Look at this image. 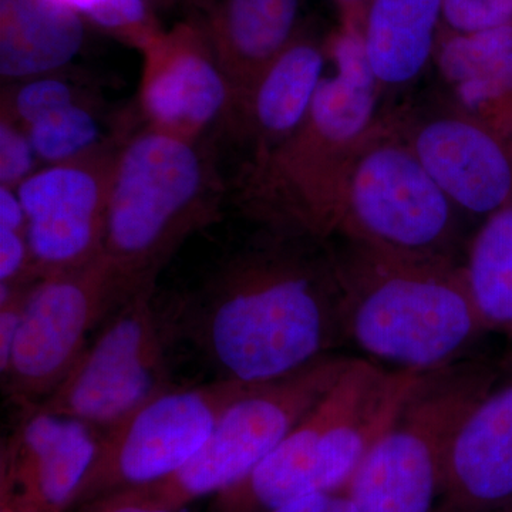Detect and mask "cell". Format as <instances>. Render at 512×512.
<instances>
[{"mask_svg": "<svg viewBox=\"0 0 512 512\" xmlns=\"http://www.w3.org/2000/svg\"><path fill=\"white\" fill-rule=\"evenodd\" d=\"M252 222L245 244L163 316L171 339L190 340L217 379L258 384L335 355L346 333L332 241Z\"/></svg>", "mask_w": 512, "mask_h": 512, "instance_id": "cell-1", "label": "cell"}, {"mask_svg": "<svg viewBox=\"0 0 512 512\" xmlns=\"http://www.w3.org/2000/svg\"><path fill=\"white\" fill-rule=\"evenodd\" d=\"M272 202L281 220L329 241L457 259L461 212L394 121L336 153L282 165Z\"/></svg>", "mask_w": 512, "mask_h": 512, "instance_id": "cell-2", "label": "cell"}, {"mask_svg": "<svg viewBox=\"0 0 512 512\" xmlns=\"http://www.w3.org/2000/svg\"><path fill=\"white\" fill-rule=\"evenodd\" d=\"M346 343L394 372L427 373L470 359L487 330L460 261L330 239Z\"/></svg>", "mask_w": 512, "mask_h": 512, "instance_id": "cell-3", "label": "cell"}, {"mask_svg": "<svg viewBox=\"0 0 512 512\" xmlns=\"http://www.w3.org/2000/svg\"><path fill=\"white\" fill-rule=\"evenodd\" d=\"M211 147L121 120L104 255L137 288L156 285L185 239L220 217L224 184Z\"/></svg>", "mask_w": 512, "mask_h": 512, "instance_id": "cell-4", "label": "cell"}, {"mask_svg": "<svg viewBox=\"0 0 512 512\" xmlns=\"http://www.w3.org/2000/svg\"><path fill=\"white\" fill-rule=\"evenodd\" d=\"M423 376L352 357L269 456L212 497L208 512H271L303 495L346 490Z\"/></svg>", "mask_w": 512, "mask_h": 512, "instance_id": "cell-5", "label": "cell"}, {"mask_svg": "<svg viewBox=\"0 0 512 512\" xmlns=\"http://www.w3.org/2000/svg\"><path fill=\"white\" fill-rule=\"evenodd\" d=\"M350 356L329 355L298 372L252 384L222 414L200 450L171 476L92 504H133L184 511L239 483L325 396Z\"/></svg>", "mask_w": 512, "mask_h": 512, "instance_id": "cell-6", "label": "cell"}, {"mask_svg": "<svg viewBox=\"0 0 512 512\" xmlns=\"http://www.w3.org/2000/svg\"><path fill=\"white\" fill-rule=\"evenodd\" d=\"M497 372L470 357L424 375L346 488L356 511L433 512L454 431Z\"/></svg>", "mask_w": 512, "mask_h": 512, "instance_id": "cell-7", "label": "cell"}, {"mask_svg": "<svg viewBox=\"0 0 512 512\" xmlns=\"http://www.w3.org/2000/svg\"><path fill=\"white\" fill-rule=\"evenodd\" d=\"M106 255L30 282L8 370L6 394L23 413L69 375L104 320L138 291Z\"/></svg>", "mask_w": 512, "mask_h": 512, "instance_id": "cell-8", "label": "cell"}, {"mask_svg": "<svg viewBox=\"0 0 512 512\" xmlns=\"http://www.w3.org/2000/svg\"><path fill=\"white\" fill-rule=\"evenodd\" d=\"M154 296L156 285L144 286L111 313L69 375L30 412L106 429L170 389L167 348L173 339Z\"/></svg>", "mask_w": 512, "mask_h": 512, "instance_id": "cell-9", "label": "cell"}, {"mask_svg": "<svg viewBox=\"0 0 512 512\" xmlns=\"http://www.w3.org/2000/svg\"><path fill=\"white\" fill-rule=\"evenodd\" d=\"M251 386L224 379L171 386L101 429L93 466L74 494L69 512L180 470L200 450L229 404Z\"/></svg>", "mask_w": 512, "mask_h": 512, "instance_id": "cell-10", "label": "cell"}, {"mask_svg": "<svg viewBox=\"0 0 512 512\" xmlns=\"http://www.w3.org/2000/svg\"><path fill=\"white\" fill-rule=\"evenodd\" d=\"M140 52V121L191 141L231 130L237 94L200 20L163 30Z\"/></svg>", "mask_w": 512, "mask_h": 512, "instance_id": "cell-11", "label": "cell"}, {"mask_svg": "<svg viewBox=\"0 0 512 512\" xmlns=\"http://www.w3.org/2000/svg\"><path fill=\"white\" fill-rule=\"evenodd\" d=\"M116 140L93 156L46 165L16 188L25 210L35 278L70 271L104 255L107 198Z\"/></svg>", "mask_w": 512, "mask_h": 512, "instance_id": "cell-12", "label": "cell"}, {"mask_svg": "<svg viewBox=\"0 0 512 512\" xmlns=\"http://www.w3.org/2000/svg\"><path fill=\"white\" fill-rule=\"evenodd\" d=\"M396 124L461 214L487 218L512 201V140L451 104Z\"/></svg>", "mask_w": 512, "mask_h": 512, "instance_id": "cell-13", "label": "cell"}, {"mask_svg": "<svg viewBox=\"0 0 512 512\" xmlns=\"http://www.w3.org/2000/svg\"><path fill=\"white\" fill-rule=\"evenodd\" d=\"M101 429L43 412L23 413L2 447L0 494L22 512H69L93 466Z\"/></svg>", "mask_w": 512, "mask_h": 512, "instance_id": "cell-14", "label": "cell"}, {"mask_svg": "<svg viewBox=\"0 0 512 512\" xmlns=\"http://www.w3.org/2000/svg\"><path fill=\"white\" fill-rule=\"evenodd\" d=\"M512 501V353L461 419L433 512H494Z\"/></svg>", "mask_w": 512, "mask_h": 512, "instance_id": "cell-15", "label": "cell"}, {"mask_svg": "<svg viewBox=\"0 0 512 512\" xmlns=\"http://www.w3.org/2000/svg\"><path fill=\"white\" fill-rule=\"evenodd\" d=\"M326 53L333 70L319 83L301 130L278 147L288 153H336L362 140L382 123L377 120L382 90L367 60L360 20L340 19L338 30L326 42Z\"/></svg>", "mask_w": 512, "mask_h": 512, "instance_id": "cell-16", "label": "cell"}, {"mask_svg": "<svg viewBox=\"0 0 512 512\" xmlns=\"http://www.w3.org/2000/svg\"><path fill=\"white\" fill-rule=\"evenodd\" d=\"M326 64V45L299 32L255 77L229 130L251 144V160L266 156L301 130Z\"/></svg>", "mask_w": 512, "mask_h": 512, "instance_id": "cell-17", "label": "cell"}, {"mask_svg": "<svg viewBox=\"0 0 512 512\" xmlns=\"http://www.w3.org/2000/svg\"><path fill=\"white\" fill-rule=\"evenodd\" d=\"M434 63L454 106L512 140V25L474 33L441 28Z\"/></svg>", "mask_w": 512, "mask_h": 512, "instance_id": "cell-18", "label": "cell"}, {"mask_svg": "<svg viewBox=\"0 0 512 512\" xmlns=\"http://www.w3.org/2000/svg\"><path fill=\"white\" fill-rule=\"evenodd\" d=\"M210 37L239 101L262 70L299 35L301 0H200ZM237 113V111H235Z\"/></svg>", "mask_w": 512, "mask_h": 512, "instance_id": "cell-19", "label": "cell"}, {"mask_svg": "<svg viewBox=\"0 0 512 512\" xmlns=\"http://www.w3.org/2000/svg\"><path fill=\"white\" fill-rule=\"evenodd\" d=\"M443 28V0H369L360 18L380 90H402L426 72Z\"/></svg>", "mask_w": 512, "mask_h": 512, "instance_id": "cell-20", "label": "cell"}, {"mask_svg": "<svg viewBox=\"0 0 512 512\" xmlns=\"http://www.w3.org/2000/svg\"><path fill=\"white\" fill-rule=\"evenodd\" d=\"M84 39L83 16L62 0H0V76L6 82L62 72Z\"/></svg>", "mask_w": 512, "mask_h": 512, "instance_id": "cell-21", "label": "cell"}, {"mask_svg": "<svg viewBox=\"0 0 512 512\" xmlns=\"http://www.w3.org/2000/svg\"><path fill=\"white\" fill-rule=\"evenodd\" d=\"M460 266L487 333L512 339V201L484 218Z\"/></svg>", "mask_w": 512, "mask_h": 512, "instance_id": "cell-22", "label": "cell"}, {"mask_svg": "<svg viewBox=\"0 0 512 512\" xmlns=\"http://www.w3.org/2000/svg\"><path fill=\"white\" fill-rule=\"evenodd\" d=\"M120 126V124H119ZM40 163H70L93 156L116 140L117 133H104V124L94 101L86 100L57 110L26 128Z\"/></svg>", "mask_w": 512, "mask_h": 512, "instance_id": "cell-23", "label": "cell"}, {"mask_svg": "<svg viewBox=\"0 0 512 512\" xmlns=\"http://www.w3.org/2000/svg\"><path fill=\"white\" fill-rule=\"evenodd\" d=\"M86 100L90 97L82 86L63 77L62 72L50 73L12 83L2 94V116L28 128L57 110Z\"/></svg>", "mask_w": 512, "mask_h": 512, "instance_id": "cell-24", "label": "cell"}, {"mask_svg": "<svg viewBox=\"0 0 512 512\" xmlns=\"http://www.w3.org/2000/svg\"><path fill=\"white\" fill-rule=\"evenodd\" d=\"M87 20L138 50L163 32L147 0H104Z\"/></svg>", "mask_w": 512, "mask_h": 512, "instance_id": "cell-25", "label": "cell"}, {"mask_svg": "<svg viewBox=\"0 0 512 512\" xmlns=\"http://www.w3.org/2000/svg\"><path fill=\"white\" fill-rule=\"evenodd\" d=\"M512 25V0H443V28L456 33Z\"/></svg>", "mask_w": 512, "mask_h": 512, "instance_id": "cell-26", "label": "cell"}, {"mask_svg": "<svg viewBox=\"0 0 512 512\" xmlns=\"http://www.w3.org/2000/svg\"><path fill=\"white\" fill-rule=\"evenodd\" d=\"M39 163L25 127L2 116L0 120V185L18 188L36 173Z\"/></svg>", "mask_w": 512, "mask_h": 512, "instance_id": "cell-27", "label": "cell"}, {"mask_svg": "<svg viewBox=\"0 0 512 512\" xmlns=\"http://www.w3.org/2000/svg\"><path fill=\"white\" fill-rule=\"evenodd\" d=\"M29 284L0 286V373L8 370Z\"/></svg>", "mask_w": 512, "mask_h": 512, "instance_id": "cell-28", "label": "cell"}, {"mask_svg": "<svg viewBox=\"0 0 512 512\" xmlns=\"http://www.w3.org/2000/svg\"><path fill=\"white\" fill-rule=\"evenodd\" d=\"M271 512H357L348 491H319L289 501Z\"/></svg>", "mask_w": 512, "mask_h": 512, "instance_id": "cell-29", "label": "cell"}, {"mask_svg": "<svg viewBox=\"0 0 512 512\" xmlns=\"http://www.w3.org/2000/svg\"><path fill=\"white\" fill-rule=\"evenodd\" d=\"M28 220L15 188L0 185V228L25 231Z\"/></svg>", "mask_w": 512, "mask_h": 512, "instance_id": "cell-30", "label": "cell"}, {"mask_svg": "<svg viewBox=\"0 0 512 512\" xmlns=\"http://www.w3.org/2000/svg\"><path fill=\"white\" fill-rule=\"evenodd\" d=\"M74 512H183L180 510H167V508L143 507L133 504H90Z\"/></svg>", "mask_w": 512, "mask_h": 512, "instance_id": "cell-31", "label": "cell"}, {"mask_svg": "<svg viewBox=\"0 0 512 512\" xmlns=\"http://www.w3.org/2000/svg\"><path fill=\"white\" fill-rule=\"evenodd\" d=\"M340 10V18H362L363 9L369 0H333Z\"/></svg>", "mask_w": 512, "mask_h": 512, "instance_id": "cell-32", "label": "cell"}, {"mask_svg": "<svg viewBox=\"0 0 512 512\" xmlns=\"http://www.w3.org/2000/svg\"><path fill=\"white\" fill-rule=\"evenodd\" d=\"M62 2L64 5L69 6V8L76 10L84 19H87L92 15L94 10L99 8L104 0H62Z\"/></svg>", "mask_w": 512, "mask_h": 512, "instance_id": "cell-33", "label": "cell"}, {"mask_svg": "<svg viewBox=\"0 0 512 512\" xmlns=\"http://www.w3.org/2000/svg\"><path fill=\"white\" fill-rule=\"evenodd\" d=\"M153 9H167L170 8L171 5H174L175 0H147Z\"/></svg>", "mask_w": 512, "mask_h": 512, "instance_id": "cell-34", "label": "cell"}, {"mask_svg": "<svg viewBox=\"0 0 512 512\" xmlns=\"http://www.w3.org/2000/svg\"><path fill=\"white\" fill-rule=\"evenodd\" d=\"M494 512H512V501L510 503L503 505V507L498 508L497 511Z\"/></svg>", "mask_w": 512, "mask_h": 512, "instance_id": "cell-35", "label": "cell"}, {"mask_svg": "<svg viewBox=\"0 0 512 512\" xmlns=\"http://www.w3.org/2000/svg\"><path fill=\"white\" fill-rule=\"evenodd\" d=\"M195 2H200V0H195Z\"/></svg>", "mask_w": 512, "mask_h": 512, "instance_id": "cell-36", "label": "cell"}]
</instances>
